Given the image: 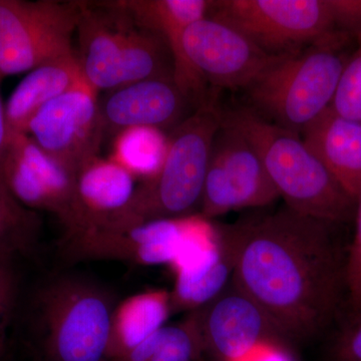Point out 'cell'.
I'll return each mask as SVG.
<instances>
[{
    "label": "cell",
    "mask_w": 361,
    "mask_h": 361,
    "mask_svg": "<svg viewBox=\"0 0 361 361\" xmlns=\"http://www.w3.org/2000/svg\"><path fill=\"white\" fill-rule=\"evenodd\" d=\"M337 224L283 206L226 224L235 246L231 282L251 297L284 341L320 334L345 291Z\"/></svg>",
    "instance_id": "cell-1"
},
{
    "label": "cell",
    "mask_w": 361,
    "mask_h": 361,
    "mask_svg": "<svg viewBox=\"0 0 361 361\" xmlns=\"http://www.w3.org/2000/svg\"><path fill=\"white\" fill-rule=\"evenodd\" d=\"M355 47V37L336 30L301 51L277 56L243 90L247 108L300 135L331 106Z\"/></svg>",
    "instance_id": "cell-2"
},
{
    "label": "cell",
    "mask_w": 361,
    "mask_h": 361,
    "mask_svg": "<svg viewBox=\"0 0 361 361\" xmlns=\"http://www.w3.org/2000/svg\"><path fill=\"white\" fill-rule=\"evenodd\" d=\"M220 126V109L212 97L171 130L158 172L140 182L129 205L94 230H122L199 215L211 149Z\"/></svg>",
    "instance_id": "cell-3"
},
{
    "label": "cell",
    "mask_w": 361,
    "mask_h": 361,
    "mask_svg": "<svg viewBox=\"0 0 361 361\" xmlns=\"http://www.w3.org/2000/svg\"><path fill=\"white\" fill-rule=\"evenodd\" d=\"M220 115L257 151L285 206L337 225L353 219L357 201L337 182L300 135L268 122L247 106L220 109Z\"/></svg>",
    "instance_id": "cell-4"
},
{
    "label": "cell",
    "mask_w": 361,
    "mask_h": 361,
    "mask_svg": "<svg viewBox=\"0 0 361 361\" xmlns=\"http://www.w3.org/2000/svg\"><path fill=\"white\" fill-rule=\"evenodd\" d=\"M80 8L77 52L85 82L97 92L148 78H174V61L165 40L137 25L118 1H80Z\"/></svg>",
    "instance_id": "cell-5"
},
{
    "label": "cell",
    "mask_w": 361,
    "mask_h": 361,
    "mask_svg": "<svg viewBox=\"0 0 361 361\" xmlns=\"http://www.w3.org/2000/svg\"><path fill=\"white\" fill-rule=\"evenodd\" d=\"M115 305L102 287L63 277L42 293L47 361H106Z\"/></svg>",
    "instance_id": "cell-6"
},
{
    "label": "cell",
    "mask_w": 361,
    "mask_h": 361,
    "mask_svg": "<svg viewBox=\"0 0 361 361\" xmlns=\"http://www.w3.org/2000/svg\"><path fill=\"white\" fill-rule=\"evenodd\" d=\"M207 18L234 28L272 56L301 51L336 30L327 0H217Z\"/></svg>",
    "instance_id": "cell-7"
},
{
    "label": "cell",
    "mask_w": 361,
    "mask_h": 361,
    "mask_svg": "<svg viewBox=\"0 0 361 361\" xmlns=\"http://www.w3.org/2000/svg\"><path fill=\"white\" fill-rule=\"evenodd\" d=\"M80 1L0 0V75H18L75 51Z\"/></svg>",
    "instance_id": "cell-8"
},
{
    "label": "cell",
    "mask_w": 361,
    "mask_h": 361,
    "mask_svg": "<svg viewBox=\"0 0 361 361\" xmlns=\"http://www.w3.org/2000/svg\"><path fill=\"white\" fill-rule=\"evenodd\" d=\"M279 198L257 151L239 130L221 118L199 215L211 221L231 211L265 208Z\"/></svg>",
    "instance_id": "cell-9"
},
{
    "label": "cell",
    "mask_w": 361,
    "mask_h": 361,
    "mask_svg": "<svg viewBox=\"0 0 361 361\" xmlns=\"http://www.w3.org/2000/svg\"><path fill=\"white\" fill-rule=\"evenodd\" d=\"M97 92L80 82L44 106L26 129L47 155L75 174L99 157L104 141Z\"/></svg>",
    "instance_id": "cell-10"
},
{
    "label": "cell",
    "mask_w": 361,
    "mask_h": 361,
    "mask_svg": "<svg viewBox=\"0 0 361 361\" xmlns=\"http://www.w3.org/2000/svg\"><path fill=\"white\" fill-rule=\"evenodd\" d=\"M4 179L23 208L54 214L65 229V238L73 232L77 174L47 155L27 134L11 132Z\"/></svg>",
    "instance_id": "cell-11"
},
{
    "label": "cell",
    "mask_w": 361,
    "mask_h": 361,
    "mask_svg": "<svg viewBox=\"0 0 361 361\" xmlns=\"http://www.w3.org/2000/svg\"><path fill=\"white\" fill-rule=\"evenodd\" d=\"M183 51L204 84L230 90H246L277 58L234 28L210 18L185 30Z\"/></svg>",
    "instance_id": "cell-12"
},
{
    "label": "cell",
    "mask_w": 361,
    "mask_h": 361,
    "mask_svg": "<svg viewBox=\"0 0 361 361\" xmlns=\"http://www.w3.org/2000/svg\"><path fill=\"white\" fill-rule=\"evenodd\" d=\"M199 106L174 78L137 80L108 90L99 99L104 135L115 137L135 128L171 132Z\"/></svg>",
    "instance_id": "cell-13"
},
{
    "label": "cell",
    "mask_w": 361,
    "mask_h": 361,
    "mask_svg": "<svg viewBox=\"0 0 361 361\" xmlns=\"http://www.w3.org/2000/svg\"><path fill=\"white\" fill-rule=\"evenodd\" d=\"M198 314L205 353L216 361H235L258 344L284 341L262 308L231 280Z\"/></svg>",
    "instance_id": "cell-14"
},
{
    "label": "cell",
    "mask_w": 361,
    "mask_h": 361,
    "mask_svg": "<svg viewBox=\"0 0 361 361\" xmlns=\"http://www.w3.org/2000/svg\"><path fill=\"white\" fill-rule=\"evenodd\" d=\"M186 218L154 221L122 230H92L63 241V246L68 257L75 260L169 266L180 250Z\"/></svg>",
    "instance_id": "cell-15"
},
{
    "label": "cell",
    "mask_w": 361,
    "mask_h": 361,
    "mask_svg": "<svg viewBox=\"0 0 361 361\" xmlns=\"http://www.w3.org/2000/svg\"><path fill=\"white\" fill-rule=\"evenodd\" d=\"M135 176L114 159H92L78 171L75 183V227L70 240L97 229L126 208L137 189Z\"/></svg>",
    "instance_id": "cell-16"
},
{
    "label": "cell",
    "mask_w": 361,
    "mask_h": 361,
    "mask_svg": "<svg viewBox=\"0 0 361 361\" xmlns=\"http://www.w3.org/2000/svg\"><path fill=\"white\" fill-rule=\"evenodd\" d=\"M300 137L357 201L361 192V123L337 115L329 108L303 130Z\"/></svg>",
    "instance_id": "cell-17"
},
{
    "label": "cell",
    "mask_w": 361,
    "mask_h": 361,
    "mask_svg": "<svg viewBox=\"0 0 361 361\" xmlns=\"http://www.w3.org/2000/svg\"><path fill=\"white\" fill-rule=\"evenodd\" d=\"M118 4L144 30L163 37L172 52L176 80L193 82L195 73L183 51L189 26L208 16L211 0H120Z\"/></svg>",
    "instance_id": "cell-18"
},
{
    "label": "cell",
    "mask_w": 361,
    "mask_h": 361,
    "mask_svg": "<svg viewBox=\"0 0 361 361\" xmlns=\"http://www.w3.org/2000/svg\"><path fill=\"white\" fill-rule=\"evenodd\" d=\"M85 80L77 51L30 71L6 104L11 132L26 134L28 123L44 106Z\"/></svg>",
    "instance_id": "cell-19"
},
{
    "label": "cell",
    "mask_w": 361,
    "mask_h": 361,
    "mask_svg": "<svg viewBox=\"0 0 361 361\" xmlns=\"http://www.w3.org/2000/svg\"><path fill=\"white\" fill-rule=\"evenodd\" d=\"M173 312L171 292L149 289L128 297L111 316L106 360L121 357L167 325Z\"/></svg>",
    "instance_id": "cell-20"
},
{
    "label": "cell",
    "mask_w": 361,
    "mask_h": 361,
    "mask_svg": "<svg viewBox=\"0 0 361 361\" xmlns=\"http://www.w3.org/2000/svg\"><path fill=\"white\" fill-rule=\"evenodd\" d=\"M205 353L198 310L166 325L121 357L110 361H198Z\"/></svg>",
    "instance_id": "cell-21"
},
{
    "label": "cell",
    "mask_w": 361,
    "mask_h": 361,
    "mask_svg": "<svg viewBox=\"0 0 361 361\" xmlns=\"http://www.w3.org/2000/svg\"><path fill=\"white\" fill-rule=\"evenodd\" d=\"M160 130L135 128L116 135L111 159L130 171L135 179L146 180L155 176L165 156L167 141L161 142Z\"/></svg>",
    "instance_id": "cell-22"
},
{
    "label": "cell",
    "mask_w": 361,
    "mask_h": 361,
    "mask_svg": "<svg viewBox=\"0 0 361 361\" xmlns=\"http://www.w3.org/2000/svg\"><path fill=\"white\" fill-rule=\"evenodd\" d=\"M39 219L32 211L0 197V256L9 258L32 244Z\"/></svg>",
    "instance_id": "cell-23"
},
{
    "label": "cell",
    "mask_w": 361,
    "mask_h": 361,
    "mask_svg": "<svg viewBox=\"0 0 361 361\" xmlns=\"http://www.w3.org/2000/svg\"><path fill=\"white\" fill-rule=\"evenodd\" d=\"M341 80L330 109L337 115L361 123V35Z\"/></svg>",
    "instance_id": "cell-24"
},
{
    "label": "cell",
    "mask_w": 361,
    "mask_h": 361,
    "mask_svg": "<svg viewBox=\"0 0 361 361\" xmlns=\"http://www.w3.org/2000/svg\"><path fill=\"white\" fill-rule=\"evenodd\" d=\"M355 215V234L346 252L345 260V291L353 314L361 310V192Z\"/></svg>",
    "instance_id": "cell-25"
},
{
    "label": "cell",
    "mask_w": 361,
    "mask_h": 361,
    "mask_svg": "<svg viewBox=\"0 0 361 361\" xmlns=\"http://www.w3.org/2000/svg\"><path fill=\"white\" fill-rule=\"evenodd\" d=\"M330 361H361V310L353 314L336 337L330 350Z\"/></svg>",
    "instance_id": "cell-26"
},
{
    "label": "cell",
    "mask_w": 361,
    "mask_h": 361,
    "mask_svg": "<svg viewBox=\"0 0 361 361\" xmlns=\"http://www.w3.org/2000/svg\"><path fill=\"white\" fill-rule=\"evenodd\" d=\"M336 30L361 35V0H327Z\"/></svg>",
    "instance_id": "cell-27"
},
{
    "label": "cell",
    "mask_w": 361,
    "mask_h": 361,
    "mask_svg": "<svg viewBox=\"0 0 361 361\" xmlns=\"http://www.w3.org/2000/svg\"><path fill=\"white\" fill-rule=\"evenodd\" d=\"M8 258L0 256V353L4 343V322L13 298V281L9 270Z\"/></svg>",
    "instance_id": "cell-28"
},
{
    "label": "cell",
    "mask_w": 361,
    "mask_h": 361,
    "mask_svg": "<svg viewBox=\"0 0 361 361\" xmlns=\"http://www.w3.org/2000/svg\"><path fill=\"white\" fill-rule=\"evenodd\" d=\"M2 78L4 77L0 75V85H1ZM9 137H11V130L7 123L6 104H4L1 94H0V197L9 203L18 204L9 193L4 179V164L6 161L7 149H8Z\"/></svg>",
    "instance_id": "cell-29"
},
{
    "label": "cell",
    "mask_w": 361,
    "mask_h": 361,
    "mask_svg": "<svg viewBox=\"0 0 361 361\" xmlns=\"http://www.w3.org/2000/svg\"><path fill=\"white\" fill-rule=\"evenodd\" d=\"M235 361H292L283 345L277 342H264L249 350Z\"/></svg>",
    "instance_id": "cell-30"
},
{
    "label": "cell",
    "mask_w": 361,
    "mask_h": 361,
    "mask_svg": "<svg viewBox=\"0 0 361 361\" xmlns=\"http://www.w3.org/2000/svg\"><path fill=\"white\" fill-rule=\"evenodd\" d=\"M198 361H209V360H204L203 357L201 358V360H199Z\"/></svg>",
    "instance_id": "cell-31"
}]
</instances>
